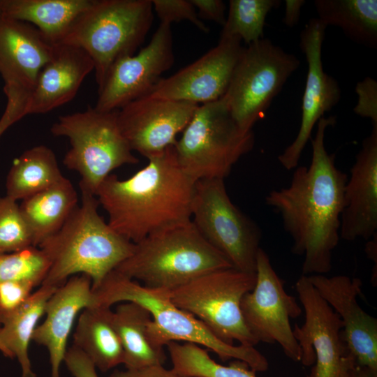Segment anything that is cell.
<instances>
[{"mask_svg":"<svg viewBox=\"0 0 377 377\" xmlns=\"http://www.w3.org/2000/svg\"><path fill=\"white\" fill-rule=\"evenodd\" d=\"M256 281V273L221 269L170 290V297L176 306L193 314L222 341L255 346L258 342L246 325L240 304Z\"/></svg>","mask_w":377,"mask_h":377,"instance_id":"obj_9","label":"cell"},{"mask_svg":"<svg viewBox=\"0 0 377 377\" xmlns=\"http://www.w3.org/2000/svg\"><path fill=\"white\" fill-rule=\"evenodd\" d=\"M153 10L151 0H93L59 43L77 46L89 55L99 89L113 64L142 45Z\"/></svg>","mask_w":377,"mask_h":377,"instance_id":"obj_6","label":"cell"},{"mask_svg":"<svg viewBox=\"0 0 377 377\" xmlns=\"http://www.w3.org/2000/svg\"><path fill=\"white\" fill-rule=\"evenodd\" d=\"M199 105L145 96L117 110L118 124L132 151L149 160L175 145Z\"/></svg>","mask_w":377,"mask_h":377,"instance_id":"obj_16","label":"cell"},{"mask_svg":"<svg viewBox=\"0 0 377 377\" xmlns=\"http://www.w3.org/2000/svg\"><path fill=\"white\" fill-rule=\"evenodd\" d=\"M92 290L97 305L110 307L126 302L145 308L152 317L149 331L158 346L176 341L191 342L205 346L223 362L241 360L256 372L268 369L267 360L254 346H234L219 339L201 320L176 306L170 300V290L145 286L115 269Z\"/></svg>","mask_w":377,"mask_h":377,"instance_id":"obj_4","label":"cell"},{"mask_svg":"<svg viewBox=\"0 0 377 377\" xmlns=\"http://www.w3.org/2000/svg\"><path fill=\"white\" fill-rule=\"evenodd\" d=\"M344 189L340 238L369 240L377 235V125L362 143Z\"/></svg>","mask_w":377,"mask_h":377,"instance_id":"obj_20","label":"cell"},{"mask_svg":"<svg viewBox=\"0 0 377 377\" xmlns=\"http://www.w3.org/2000/svg\"><path fill=\"white\" fill-rule=\"evenodd\" d=\"M175 61L171 25L160 23L149 43L136 54L117 60L98 89L95 108L118 110L148 95Z\"/></svg>","mask_w":377,"mask_h":377,"instance_id":"obj_14","label":"cell"},{"mask_svg":"<svg viewBox=\"0 0 377 377\" xmlns=\"http://www.w3.org/2000/svg\"><path fill=\"white\" fill-rule=\"evenodd\" d=\"M81 195V204L61 228L38 246L50 263L42 284L59 287L81 274L90 278L95 289L134 249L135 244L114 231L98 214L96 195Z\"/></svg>","mask_w":377,"mask_h":377,"instance_id":"obj_3","label":"cell"},{"mask_svg":"<svg viewBox=\"0 0 377 377\" xmlns=\"http://www.w3.org/2000/svg\"><path fill=\"white\" fill-rule=\"evenodd\" d=\"M244 47L237 37H220L218 44L192 64L161 78L147 95L201 105L222 98Z\"/></svg>","mask_w":377,"mask_h":377,"instance_id":"obj_18","label":"cell"},{"mask_svg":"<svg viewBox=\"0 0 377 377\" xmlns=\"http://www.w3.org/2000/svg\"><path fill=\"white\" fill-rule=\"evenodd\" d=\"M0 327H1V324H0ZM0 351L1 352V353L7 357H9V358H13L11 354L10 353V352L7 350V348L5 347V346L1 343V341H0Z\"/></svg>","mask_w":377,"mask_h":377,"instance_id":"obj_43","label":"cell"},{"mask_svg":"<svg viewBox=\"0 0 377 377\" xmlns=\"http://www.w3.org/2000/svg\"><path fill=\"white\" fill-rule=\"evenodd\" d=\"M299 66L294 54L268 38L243 48L221 98L241 128L252 131Z\"/></svg>","mask_w":377,"mask_h":377,"instance_id":"obj_10","label":"cell"},{"mask_svg":"<svg viewBox=\"0 0 377 377\" xmlns=\"http://www.w3.org/2000/svg\"><path fill=\"white\" fill-rule=\"evenodd\" d=\"M232 267L200 234L191 219L156 231L135 243L115 269L152 288L172 290L202 274Z\"/></svg>","mask_w":377,"mask_h":377,"instance_id":"obj_5","label":"cell"},{"mask_svg":"<svg viewBox=\"0 0 377 377\" xmlns=\"http://www.w3.org/2000/svg\"><path fill=\"white\" fill-rule=\"evenodd\" d=\"M355 91L357 102L354 112L359 116L369 118L373 125H377V82L367 77L357 83Z\"/></svg>","mask_w":377,"mask_h":377,"instance_id":"obj_36","label":"cell"},{"mask_svg":"<svg viewBox=\"0 0 377 377\" xmlns=\"http://www.w3.org/2000/svg\"><path fill=\"white\" fill-rule=\"evenodd\" d=\"M114 323L121 339L126 369L163 365L166 360L163 347L158 346L150 334L152 317L141 305L126 302L113 311Z\"/></svg>","mask_w":377,"mask_h":377,"instance_id":"obj_26","label":"cell"},{"mask_svg":"<svg viewBox=\"0 0 377 377\" xmlns=\"http://www.w3.org/2000/svg\"><path fill=\"white\" fill-rule=\"evenodd\" d=\"M93 71L94 62L82 48L64 43L54 45L50 59L38 76L27 115L45 114L71 101Z\"/></svg>","mask_w":377,"mask_h":377,"instance_id":"obj_22","label":"cell"},{"mask_svg":"<svg viewBox=\"0 0 377 377\" xmlns=\"http://www.w3.org/2000/svg\"><path fill=\"white\" fill-rule=\"evenodd\" d=\"M64 177L53 151L45 145L35 146L13 161L6 178V195L22 200L51 187Z\"/></svg>","mask_w":377,"mask_h":377,"instance_id":"obj_28","label":"cell"},{"mask_svg":"<svg viewBox=\"0 0 377 377\" xmlns=\"http://www.w3.org/2000/svg\"><path fill=\"white\" fill-rule=\"evenodd\" d=\"M306 276L339 315L348 352L358 364L377 370V319L364 311L357 302L362 281L345 275Z\"/></svg>","mask_w":377,"mask_h":377,"instance_id":"obj_19","label":"cell"},{"mask_svg":"<svg viewBox=\"0 0 377 377\" xmlns=\"http://www.w3.org/2000/svg\"><path fill=\"white\" fill-rule=\"evenodd\" d=\"M365 247V251L369 258L375 261L377 260V235H375L371 239L367 240Z\"/></svg>","mask_w":377,"mask_h":377,"instance_id":"obj_42","label":"cell"},{"mask_svg":"<svg viewBox=\"0 0 377 377\" xmlns=\"http://www.w3.org/2000/svg\"><path fill=\"white\" fill-rule=\"evenodd\" d=\"M306 1L304 0H286L285 12L283 17V22L289 27H293L297 24L301 11Z\"/></svg>","mask_w":377,"mask_h":377,"instance_id":"obj_41","label":"cell"},{"mask_svg":"<svg viewBox=\"0 0 377 377\" xmlns=\"http://www.w3.org/2000/svg\"><path fill=\"white\" fill-rule=\"evenodd\" d=\"M153 10L161 23L171 25L172 22L187 20L200 31L207 33L209 29L199 18L197 10L191 0H151Z\"/></svg>","mask_w":377,"mask_h":377,"instance_id":"obj_34","label":"cell"},{"mask_svg":"<svg viewBox=\"0 0 377 377\" xmlns=\"http://www.w3.org/2000/svg\"><path fill=\"white\" fill-rule=\"evenodd\" d=\"M191 221L202 237L224 256L232 267L256 273L261 230L232 203L224 179L195 182Z\"/></svg>","mask_w":377,"mask_h":377,"instance_id":"obj_11","label":"cell"},{"mask_svg":"<svg viewBox=\"0 0 377 377\" xmlns=\"http://www.w3.org/2000/svg\"><path fill=\"white\" fill-rule=\"evenodd\" d=\"M199 18L214 21L222 26L226 22V4L221 0H191Z\"/></svg>","mask_w":377,"mask_h":377,"instance_id":"obj_38","label":"cell"},{"mask_svg":"<svg viewBox=\"0 0 377 377\" xmlns=\"http://www.w3.org/2000/svg\"><path fill=\"white\" fill-rule=\"evenodd\" d=\"M93 0H0V16L36 27L52 45L59 44Z\"/></svg>","mask_w":377,"mask_h":377,"instance_id":"obj_23","label":"cell"},{"mask_svg":"<svg viewBox=\"0 0 377 377\" xmlns=\"http://www.w3.org/2000/svg\"><path fill=\"white\" fill-rule=\"evenodd\" d=\"M335 117L320 118L311 139L310 165L297 166L288 186L270 191L267 205L279 214L293 239L292 252L304 256L302 275L325 274L332 269V252L340 239L341 215L348 176L325 148V135Z\"/></svg>","mask_w":377,"mask_h":377,"instance_id":"obj_1","label":"cell"},{"mask_svg":"<svg viewBox=\"0 0 377 377\" xmlns=\"http://www.w3.org/2000/svg\"><path fill=\"white\" fill-rule=\"evenodd\" d=\"M57 288L42 284L20 307L0 314V341L13 358H17L22 377H36L29 359V346L40 318L45 314L46 303Z\"/></svg>","mask_w":377,"mask_h":377,"instance_id":"obj_27","label":"cell"},{"mask_svg":"<svg viewBox=\"0 0 377 377\" xmlns=\"http://www.w3.org/2000/svg\"><path fill=\"white\" fill-rule=\"evenodd\" d=\"M95 305L97 304L91 281L85 274L70 277L47 300L45 318L37 325L32 341L47 350L51 377H60L68 337L77 314L85 308Z\"/></svg>","mask_w":377,"mask_h":377,"instance_id":"obj_21","label":"cell"},{"mask_svg":"<svg viewBox=\"0 0 377 377\" xmlns=\"http://www.w3.org/2000/svg\"><path fill=\"white\" fill-rule=\"evenodd\" d=\"M337 377H377V370L358 364L348 350L342 358Z\"/></svg>","mask_w":377,"mask_h":377,"instance_id":"obj_39","label":"cell"},{"mask_svg":"<svg viewBox=\"0 0 377 377\" xmlns=\"http://www.w3.org/2000/svg\"><path fill=\"white\" fill-rule=\"evenodd\" d=\"M166 346L171 370L179 377H256V372L246 362L235 360L228 366L222 365L198 344L171 341Z\"/></svg>","mask_w":377,"mask_h":377,"instance_id":"obj_30","label":"cell"},{"mask_svg":"<svg viewBox=\"0 0 377 377\" xmlns=\"http://www.w3.org/2000/svg\"><path fill=\"white\" fill-rule=\"evenodd\" d=\"M295 288L305 314L304 324L293 329L301 350L300 362L304 366L316 363L308 377H337L348 350L342 322L306 276L302 274Z\"/></svg>","mask_w":377,"mask_h":377,"instance_id":"obj_15","label":"cell"},{"mask_svg":"<svg viewBox=\"0 0 377 377\" xmlns=\"http://www.w3.org/2000/svg\"><path fill=\"white\" fill-rule=\"evenodd\" d=\"M73 338V346L100 371L105 372L124 364V352L110 307L95 305L83 309Z\"/></svg>","mask_w":377,"mask_h":377,"instance_id":"obj_24","label":"cell"},{"mask_svg":"<svg viewBox=\"0 0 377 377\" xmlns=\"http://www.w3.org/2000/svg\"><path fill=\"white\" fill-rule=\"evenodd\" d=\"M254 143L253 131L241 128L220 98L198 106L174 147L180 167L197 182L224 179Z\"/></svg>","mask_w":377,"mask_h":377,"instance_id":"obj_8","label":"cell"},{"mask_svg":"<svg viewBox=\"0 0 377 377\" xmlns=\"http://www.w3.org/2000/svg\"><path fill=\"white\" fill-rule=\"evenodd\" d=\"M318 19L326 27H339L353 42L377 47L376 0H316Z\"/></svg>","mask_w":377,"mask_h":377,"instance_id":"obj_29","label":"cell"},{"mask_svg":"<svg viewBox=\"0 0 377 377\" xmlns=\"http://www.w3.org/2000/svg\"><path fill=\"white\" fill-rule=\"evenodd\" d=\"M280 4L279 0H230L220 37H237L247 45L263 38L266 17Z\"/></svg>","mask_w":377,"mask_h":377,"instance_id":"obj_31","label":"cell"},{"mask_svg":"<svg viewBox=\"0 0 377 377\" xmlns=\"http://www.w3.org/2000/svg\"><path fill=\"white\" fill-rule=\"evenodd\" d=\"M50 131L55 136L68 139L71 148L63 163L80 175L81 192L96 195L98 188L112 170L139 162L120 130L117 110L89 108L61 115Z\"/></svg>","mask_w":377,"mask_h":377,"instance_id":"obj_7","label":"cell"},{"mask_svg":"<svg viewBox=\"0 0 377 377\" xmlns=\"http://www.w3.org/2000/svg\"><path fill=\"white\" fill-rule=\"evenodd\" d=\"M64 362L73 377H98L92 362L73 346L67 349Z\"/></svg>","mask_w":377,"mask_h":377,"instance_id":"obj_37","label":"cell"},{"mask_svg":"<svg viewBox=\"0 0 377 377\" xmlns=\"http://www.w3.org/2000/svg\"><path fill=\"white\" fill-rule=\"evenodd\" d=\"M31 246L32 236L20 205L7 195L0 196V254Z\"/></svg>","mask_w":377,"mask_h":377,"instance_id":"obj_33","label":"cell"},{"mask_svg":"<svg viewBox=\"0 0 377 377\" xmlns=\"http://www.w3.org/2000/svg\"><path fill=\"white\" fill-rule=\"evenodd\" d=\"M195 183L180 167L171 146L126 179L108 175L96 197L108 215L110 226L135 244L191 219Z\"/></svg>","mask_w":377,"mask_h":377,"instance_id":"obj_2","label":"cell"},{"mask_svg":"<svg viewBox=\"0 0 377 377\" xmlns=\"http://www.w3.org/2000/svg\"><path fill=\"white\" fill-rule=\"evenodd\" d=\"M54 45L34 26L0 16V75L7 103L0 119V137L27 115L38 76Z\"/></svg>","mask_w":377,"mask_h":377,"instance_id":"obj_12","label":"cell"},{"mask_svg":"<svg viewBox=\"0 0 377 377\" xmlns=\"http://www.w3.org/2000/svg\"><path fill=\"white\" fill-rule=\"evenodd\" d=\"M256 276L254 288L244 295L240 304L246 327L258 343H277L288 358L300 362L301 350L290 320L298 318L302 309L286 293L283 280L262 248L256 256Z\"/></svg>","mask_w":377,"mask_h":377,"instance_id":"obj_13","label":"cell"},{"mask_svg":"<svg viewBox=\"0 0 377 377\" xmlns=\"http://www.w3.org/2000/svg\"><path fill=\"white\" fill-rule=\"evenodd\" d=\"M50 263L38 246L0 254V283L8 281H29L41 285L49 271Z\"/></svg>","mask_w":377,"mask_h":377,"instance_id":"obj_32","label":"cell"},{"mask_svg":"<svg viewBox=\"0 0 377 377\" xmlns=\"http://www.w3.org/2000/svg\"><path fill=\"white\" fill-rule=\"evenodd\" d=\"M77 192L64 177L51 187L22 200L20 208L29 226L33 246L57 232L78 205Z\"/></svg>","mask_w":377,"mask_h":377,"instance_id":"obj_25","label":"cell"},{"mask_svg":"<svg viewBox=\"0 0 377 377\" xmlns=\"http://www.w3.org/2000/svg\"><path fill=\"white\" fill-rule=\"evenodd\" d=\"M327 27L318 18L309 20L300 34V48L307 63V74L302 101V119L298 133L278 160L288 170L296 168L312 130L324 114L330 111L341 99L337 81L323 67L322 46Z\"/></svg>","mask_w":377,"mask_h":377,"instance_id":"obj_17","label":"cell"},{"mask_svg":"<svg viewBox=\"0 0 377 377\" xmlns=\"http://www.w3.org/2000/svg\"><path fill=\"white\" fill-rule=\"evenodd\" d=\"M109 377H179L171 369H166L163 365H155L140 369L125 371L115 370Z\"/></svg>","mask_w":377,"mask_h":377,"instance_id":"obj_40","label":"cell"},{"mask_svg":"<svg viewBox=\"0 0 377 377\" xmlns=\"http://www.w3.org/2000/svg\"><path fill=\"white\" fill-rule=\"evenodd\" d=\"M37 286L29 281H8L0 283V314L20 307Z\"/></svg>","mask_w":377,"mask_h":377,"instance_id":"obj_35","label":"cell"}]
</instances>
